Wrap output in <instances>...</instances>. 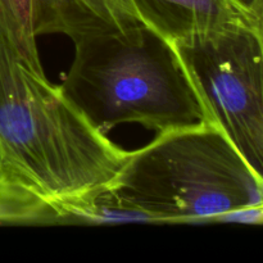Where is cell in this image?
Returning <instances> with one entry per match:
<instances>
[{
	"instance_id": "cell-1",
	"label": "cell",
	"mask_w": 263,
	"mask_h": 263,
	"mask_svg": "<svg viewBox=\"0 0 263 263\" xmlns=\"http://www.w3.org/2000/svg\"><path fill=\"white\" fill-rule=\"evenodd\" d=\"M128 154L46 79L0 18V184L57 220L87 221Z\"/></svg>"
},
{
	"instance_id": "cell-2",
	"label": "cell",
	"mask_w": 263,
	"mask_h": 263,
	"mask_svg": "<svg viewBox=\"0 0 263 263\" xmlns=\"http://www.w3.org/2000/svg\"><path fill=\"white\" fill-rule=\"evenodd\" d=\"M73 44L61 87L100 133L122 123L157 134L216 123L174 44L144 23Z\"/></svg>"
},
{
	"instance_id": "cell-3",
	"label": "cell",
	"mask_w": 263,
	"mask_h": 263,
	"mask_svg": "<svg viewBox=\"0 0 263 263\" xmlns=\"http://www.w3.org/2000/svg\"><path fill=\"white\" fill-rule=\"evenodd\" d=\"M99 203L130 211L141 221H218L263 204V182L225 131L207 122L157 134L130 152Z\"/></svg>"
},
{
	"instance_id": "cell-4",
	"label": "cell",
	"mask_w": 263,
	"mask_h": 263,
	"mask_svg": "<svg viewBox=\"0 0 263 263\" xmlns=\"http://www.w3.org/2000/svg\"><path fill=\"white\" fill-rule=\"evenodd\" d=\"M174 45L215 122L263 182V53L254 21Z\"/></svg>"
},
{
	"instance_id": "cell-5",
	"label": "cell",
	"mask_w": 263,
	"mask_h": 263,
	"mask_svg": "<svg viewBox=\"0 0 263 263\" xmlns=\"http://www.w3.org/2000/svg\"><path fill=\"white\" fill-rule=\"evenodd\" d=\"M139 25L133 0H33L36 37L61 33L76 43L90 36L125 32Z\"/></svg>"
},
{
	"instance_id": "cell-6",
	"label": "cell",
	"mask_w": 263,
	"mask_h": 263,
	"mask_svg": "<svg viewBox=\"0 0 263 263\" xmlns=\"http://www.w3.org/2000/svg\"><path fill=\"white\" fill-rule=\"evenodd\" d=\"M133 4L141 23L172 44L253 23V17L233 0H133Z\"/></svg>"
},
{
	"instance_id": "cell-7",
	"label": "cell",
	"mask_w": 263,
	"mask_h": 263,
	"mask_svg": "<svg viewBox=\"0 0 263 263\" xmlns=\"http://www.w3.org/2000/svg\"><path fill=\"white\" fill-rule=\"evenodd\" d=\"M57 221L50 208L10 192L0 184V225Z\"/></svg>"
},
{
	"instance_id": "cell-8",
	"label": "cell",
	"mask_w": 263,
	"mask_h": 263,
	"mask_svg": "<svg viewBox=\"0 0 263 263\" xmlns=\"http://www.w3.org/2000/svg\"><path fill=\"white\" fill-rule=\"evenodd\" d=\"M253 21H254V28H256L257 35H258L259 41H261L262 53H263V0H259L256 9H254Z\"/></svg>"
},
{
	"instance_id": "cell-9",
	"label": "cell",
	"mask_w": 263,
	"mask_h": 263,
	"mask_svg": "<svg viewBox=\"0 0 263 263\" xmlns=\"http://www.w3.org/2000/svg\"><path fill=\"white\" fill-rule=\"evenodd\" d=\"M241 10L247 13V14L252 15L253 17V12L256 9L257 4H258L259 0H233Z\"/></svg>"
}]
</instances>
